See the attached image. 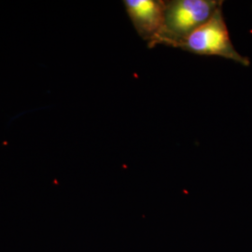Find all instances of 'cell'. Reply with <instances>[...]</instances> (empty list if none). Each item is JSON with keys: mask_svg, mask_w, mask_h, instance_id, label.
Wrapping results in <instances>:
<instances>
[{"mask_svg": "<svg viewBox=\"0 0 252 252\" xmlns=\"http://www.w3.org/2000/svg\"><path fill=\"white\" fill-rule=\"evenodd\" d=\"M222 5L217 0L165 1L161 32L154 47L166 45L179 48L194 31L202 27Z\"/></svg>", "mask_w": 252, "mask_h": 252, "instance_id": "cell-1", "label": "cell"}, {"mask_svg": "<svg viewBox=\"0 0 252 252\" xmlns=\"http://www.w3.org/2000/svg\"><path fill=\"white\" fill-rule=\"evenodd\" d=\"M124 4L136 33L153 48L163 24L165 1L125 0Z\"/></svg>", "mask_w": 252, "mask_h": 252, "instance_id": "cell-3", "label": "cell"}, {"mask_svg": "<svg viewBox=\"0 0 252 252\" xmlns=\"http://www.w3.org/2000/svg\"><path fill=\"white\" fill-rule=\"evenodd\" d=\"M178 49L198 55L219 56L243 65H250V60L238 54L232 43L222 13V5Z\"/></svg>", "mask_w": 252, "mask_h": 252, "instance_id": "cell-2", "label": "cell"}]
</instances>
